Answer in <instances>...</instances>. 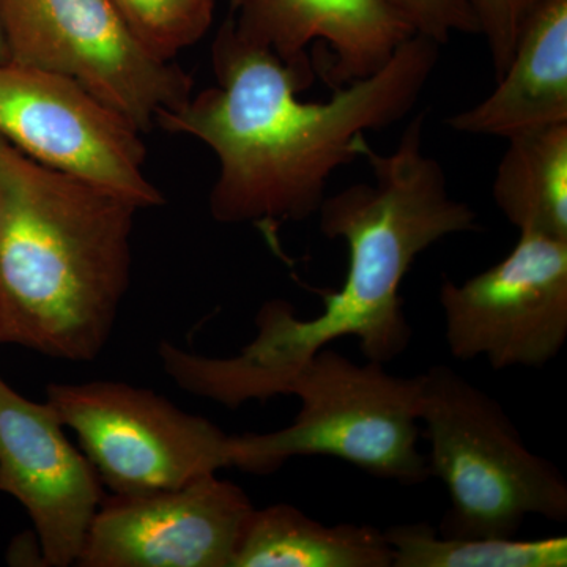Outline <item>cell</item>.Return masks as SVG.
<instances>
[{
  "mask_svg": "<svg viewBox=\"0 0 567 567\" xmlns=\"http://www.w3.org/2000/svg\"><path fill=\"white\" fill-rule=\"evenodd\" d=\"M466 2L475 11L476 20L480 22V35L487 41L495 80L498 81L513 59L518 33L536 0H466Z\"/></svg>",
  "mask_w": 567,
  "mask_h": 567,
  "instance_id": "d6986e66",
  "label": "cell"
},
{
  "mask_svg": "<svg viewBox=\"0 0 567 567\" xmlns=\"http://www.w3.org/2000/svg\"><path fill=\"white\" fill-rule=\"evenodd\" d=\"M393 567H566L567 537L520 540L516 537L440 535L427 522L388 528Z\"/></svg>",
  "mask_w": 567,
  "mask_h": 567,
  "instance_id": "2e32d148",
  "label": "cell"
},
{
  "mask_svg": "<svg viewBox=\"0 0 567 567\" xmlns=\"http://www.w3.org/2000/svg\"><path fill=\"white\" fill-rule=\"evenodd\" d=\"M235 29L289 65H311L306 48L327 52L323 81L331 89L382 69L415 35L385 0H233Z\"/></svg>",
  "mask_w": 567,
  "mask_h": 567,
  "instance_id": "7c38bea8",
  "label": "cell"
},
{
  "mask_svg": "<svg viewBox=\"0 0 567 567\" xmlns=\"http://www.w3.org/2000/svg\"><path fill=\"white\" fill-rule=\"evenodd\" d=\"M47 401L114 495L181 487L230 466V439L155 391L123 382L51 383Z\"/></svg>",
  "mask_w": 567,
  "mask_h": 567,
  "instance_id": "52a82bcc",
  "label": "cell"
},
{
  "mask_svg": "<svg viewBox=\"0 0 567 567\" xmlns=\"http://www.w3.org/2000/svg\"><path fill=\"white\" fill-rule=\"evenodd\" d=\"M417 35L447 43L454 33L480 35V22L466 0H385Z\"/></svg>",
  "mask_w": 567,
  "mask_h": 567,
  "instance_id": "ac0fdd59",
  "label": "cell"
},
{
  "mask_svg": "<svg viewBox=\"0 0 567 567\" xmlns=\"http://www.w3.org/2000/svg\"><path fill=\"white\" fill-rule=\"evenodd\" d=\"M6 63H10V50L6 25H3L2 0H0V65H6Z\"/></svg>",
  "mask_w": 567,
  "mask_h": 567,
  "instance_id": "ffe728a7",
  "label": "cell"
},
{
  "mask_svg": "<svg viewBox=\"0 0 567 567\" xmlns=\"http://www.w3.org/2000/svg\"><path fill=\"white\" fill-rule=\"evenodd\" d=\"M558 123H567V0H536L495 91L446 125L507 140Z\"/></svg>",
  "mask_w": 567,
  "mask_h": 567,
  "instance_id": "4fadbf2b",
  "label": "cell"
},
{
  "mask_svg": "<svg viewBox=\"0 0 567 567\" xmlns=\"http://www.w3.org/2000/svg\"><path fill=\"white\" fill-rule=\"evenodd\" d=\"M137 210L0 137V344L95 360L130 287Z\"/></svg>",
  "mask_w": 567,
  "mask_h": 567,
  "instance_id": "3957f363",
  "label": "cell"
},
{
  "mask_svg": "<svg viewBox=\"0 0 567 567\" xmlns=\"http://www.w3.org/2000/svg\"><path fill=\"white\" fill-rule=\"evenodd\" d=\"M439 58L440 44L415 33L371 76L334 89L328 102H301L312 65L281 61L241 37L230 17L212 48L216 85L158 125L196 137L218 158L213 218L252 224L274 240L282 224L317 215L331 175L360 158L365 133L410 114Z\"/></svg>",
  "mask_w": 567,
  "mask_h": 567,
  "instance_id": "6da1fadb",
  "label": "cell"
},
{
  "mask_svg": "<svg viewBox=\"0 0 567 567\" xmlns=\"http://www.w3.org/2000/svg\"><path fill=\"white\" fill-rule=\"evenodd\" d=\"M447 350L496 371L543 368L567 339V240L520 233L505 259L440 287Z\"/></svg>",
  "mask_w": 567,
  "mask_h": 567,
  "instance_id": "9c48e42d",
  "label": "cell"
},
{
  "mask_svg": "<svg viewBox=\"0 0 567 567\" xmlns=\"http://www.w3.org/2000/svg\"><path fill=\"white\" fill-rule=\"evenodd\" d=\"M233 567H393V550L372 525L328 527L281 503L254 507Z\"/></svg>",
  "mask_w": 567,
  "mask_h": 567,
  "instance_id": "5bb4252c",
  "label": "cell"
},
{
  "mask_svg": "<svg viewBox=\"0 0 567 567\" xmlns=\"http://www.w3.org/2000/svg\"><path fill=\"white\" fill-rule=\"evenodd\" d=\"M424 123L420 112L390 153L365 140L360 156L374 182L357 183L320 205V233L349 248L346 281L323 295L322 312L300 319L289 301H267L257 312L256 338L240 353L186 358L189 393L237 409L286 394L295 374L338 339H357L365 361L382 364L409 349L413 330L401 286L416 257L450 235L481 229L475 208L451 196L442 164L424 152Z\"/></svg>",
  "mask_w": 567,
  "mask_h": 567,
  "instance_id": "7a4b0ae2",
  "label": "cell"
},
{
  "mask_svg": "<svg viewBox=\"0 0 567 567\" xmlns=\"http://www.w3.org/2000/svg\"><path fill=\"white\" fill-rule=\"evenodd\" d=\"M286 394L301 401L293 423L268 434L233 435L230 466L270 475L292 457L330 456L401 486L431 477L417 450L420 375H393L377 361L357 364L328 346L295 374Z\"/></svg>",
  "mask_w": 567,
  "mask_h": 567,
  "instance_id": "5b68a950",
  "label": "cell"
},
{
  "mask_svg": "<svg viewBox=\"0 0 567 567\" xmlns=\"http://www.w3.org/2000/svg\"><path fill=\"white\" fill-rule=\"evenodd\" d=\"M102 486L50 402L29 401L0 379V492L28 511L44 566L76 565Z\"/></svg>",
  "mask_w": 567,
  "mask_h": 567,
  "instance_id": "8fae6325",
  "label": "cell"
},
{
  "mask_svg": "<svg viewBox=\"0 0 567 567\" xmlns=\"http://www.w3.org/2000/svg\"><path fill=\"white\" fill-rule=\"evenodd\" d=\"M0 137L41 166L140 208L164 203L144 173L140 130L69 78L0 65Z\"/></svg>",
  "mask_w": 567,
  "mask_h": 567,
  "instance_id": "ba28073f",
  "label": "cell"
},
{
  "mask_svg": "<svg viewBox=\"0 0 567 567\" xmlns=\"http://www.w3.org/2000/svg\"><path fill=\"white\" fill-rule=\"evenodd\" d=\"M123 21L159 58L173 61L208 32L215 0H110Z\"/></svg>",
  "mask_w": 567,
  "mask_h": 567,
  "instance_id": "e0dca14e",
  "label": "cell"
},
{
  "mask_svg": "<svg viewBox=\"0 0 567 567\" xmlns=\"http://www.w3.org/2000/svg\"><path fill=\"white\" fill-rule=\"evenodd\" d=\"M492 196L520 233L567 240V123L507 137Z\"/></svg>",
  "mask_w": 567,
  "mask_h": 567,
  "instance_id": "9a60e30c",
  "label": "cell"
},
{
  "mask_svg": "<svg viewBox=\"0 0 567 567\" xmlns=\"http://www.w3.org/2000/svg\"><path fill=\"white\" fill-rule=\"evenodd\" d=\"M254 506L216 473L181 487L104 499L76 566L233 567Z\"/></svg>",
  "mask_w": 567,
  "mask_h": 567,
  "instance_id": "30bf717a",
  "label": "cell"
},
{
  "mask_svg": "<svg viewBox=\"0 0 567 567\" xmlns=\"http://www.w3.org/2000/svg\"><path fill=\"white\" fill-rule=\"evenodd\" d=\"M10 62L59 74L148 132L193 96V80L148 50L110 0H2Z\"/></svg>",
  "mask_w": 567,
  "mask_h": 567,
  "instance_id": "8992f818",
  "label": "cell"
},
{
  "mask_svg": "<svg viewBox=\"0 0 567 567\" xmlns=\"http://www.w3.org/2000/svg\"><path fill=\"white\" fill-rule=\"evenodd\" d=\"M420 377L429 470L451 499L440 535L514 537L528 516L567 520L565 477L528 450L496 399L450 365Z\"/></svg>",
  "mask_w": 567,
  "mask_h": 567,
  "instance_id": "277c9868",
  "label": "cell"
}]
</instances>
